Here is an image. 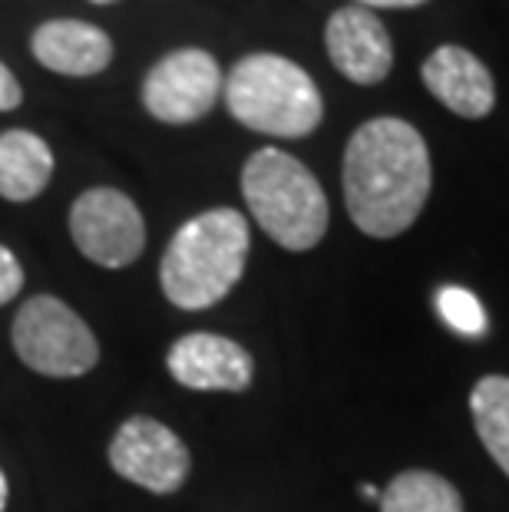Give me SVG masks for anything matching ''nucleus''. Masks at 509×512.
Wrapping results in <instances>:
<instances>
[{"instance_id":"obj_7","label":"nucleus","mask_w":509,"mask_h":512,"mask_svg":"<svg viewBox=\"0 0 509 512\" xmlns=\"http://www.w3.org/2000/svg\"><path fill=\"white\" fill-rule=\"evenodd\" d=\"M222 96V70L209 50L182 47L153 63L143 80L146 113L169 126L199 123Z\"/></svg>"},{"instance_id":"obj_9","label":"nucleus","mask_w":509,"mask_h":512,"mask_svg":"<svg viewBox=\"0 0 509 512\" xmlns=\"http://www.w3.org/2000/svg\"><path fill=\"white\" fill-rule=\"evenodd\" d=\"M172 380L189 390H225L242 394L252 387L255 361L242 344L222 334H182L166 354Z\"/></svg>"},{"instance_id":"obj_12","label":"nucleus","mask_w":509,"mask_h":512,"mask_svg":"<svg viewBox=\"0 0 509 512\" xmlns=\"http://www.w3.org/2000/svg\"><path fill=\"white\" fill-rule=\"evenodd\" d=\"M30 50L40 67L60 76H96L113 63V40L86 20H47L30 37Z\"/></svg>"},{"instance_id":"obj_20","label":"nucleus","mask_w":509,"mask_h":512,"mask_svg":"<svg viewBox=\"0 0 509 512\" xmlns=\"http://www.w3.org/2000/svg\"><path fill=\"white\" fill-rule=\"evenodd\" d=\"M7 496H10V486H7V476L0 470V512L7 509Z\"/></svg>"},{"instance_id":"obj_16","label":"nucleus","mask_w":509,"mask_h":512,"mask_svg":"<svg viewBox=\"0 0 509 512\" xmlns=\"http://www.w3.org/2000/svg\"><path fill=\"white\" fill-rule=\"evenodd\" d=\"M437 311H440V318L447 321L453 331H460V334L480 337L486 331V311H483V304L467 288H457V285L440 288L437 291Z\"/></svg>"},{"instance_id":"obj_10","label":"nucleus","mask_w":509,"mask_h":512,"mask_svg":"<svg viewBox=\"0 0 509 512\" xmlns=\"http://www.w3.org/2000/svg\"><path fill=\"white\" fill-rule=\"evenodd\" d=\"M324 47L334 70L357 86H374L387 80L394 67V43L381 17L367 7H341L328 17Z\"/></svg>"},{"instance_id":"obj_15","label":"nucleus","mask_w":509,"mask_h":512,"mask_svg":"<svg viewBox=\"0 0 509 512\" xmlns=\"http://www.w3.org/2000/svg\"><path fill=\"white\" fill-rule=\"evenodd\" d=\"M470 410L486 453L509 476V377L490 374L476 380L470 394Z\"/></svg>"},{"instance_id":"obj_5","label":"nucleus","mask_w":509,"mask_h":512,"mask_svg":"<svg viewBox=\"0 0 509 512\" xmlns=\"http://www.w3.org/2000/svg\"><path fill=\"white\" fill-rule=\"evenodd\" d=\"M10 344L20 364L43 377H83L100 364V341L67 301L53 294H34L17 311Z\"/></svg>"},{"instance_id":"obj_21","label":"nucleus","mask_w":509,"mask_h":512,"mask_svg":"<svg viewBox=\"0 0 509 512\" xmlns=\"http://www.w3.org/2000/svg\"><path fill=\"white\" fill-rule=\"evenodd\" d=\"M93 4H116V0H93Z\"/></svg>"},{"instance_id":"obj_18","label":"nucleus","mask_w":509,"mask_h":512,"mask_svg":"<svg viewBox=\"0 0 509 512\" xmlns=\"http://www.w3.org/2000/svg\"><path fill=\"white\" fill-rule=\"evenodd\" d=\"M24 103V90H20L17 76L10 73V67L0 60V113H10Z\"/></svg>"},{"instance_id":"obj_2","label":"nucleus","mask_w":509,"mask_h":512,"mask_svg":"<svg viewBox=\"0 0 509 512\" xmlns=\"http://www.w3.org/2000/svg\"><path fill=\"white\" fill-rule=\"evenodd\" d=\"M252 228L235 209H209L172 235L159 261L162 294L182 311L219 304L245 275Z\"/></svg>"},{"instance_id":"obj_17","label":"nucleus","mask_w":509,"mask_h":512,"mask_svg":"<svg viewBox=\"0 0 509 512\" xmlns=\"http://www.w3.org/2000/svg\"><path fill=\"white\" fill-rule=\"evenodd\" d=\"M24 278V265L17 261V255L7 245H0V308L24 291Z\"/></svg>"},{"instance_id":"obj_3","label":"nucleus","mask_w":509,"mask_h":512,"mask_svg":"<svg viewBox=\"0 0 509 512\" xmlns=\"http://www.w3.org/2000/svg\"><path fill=\"white\" fill-rule=\"evenodd\" d=\"M242 195L262 232L288 252H308L328 232V195L305 162L285 149L265 146L248 156Z\"/></svg>"},{"instance_id":"obj_1","label":"nucleus","mask_w":509,"mask_h":512,"mask_svg":"<svg viewBox=\"0 0 509 512\" xmlns=\"http://www.w3.org/2000/svg\"><path fill=\"white\" fill-rule=\"evenodd\" d=\"M430 149L417 126L397 116L367 119L344 149V205L371 238L407 232L430 195Z\"/></svg>"},{"instance_id":"obj_6","label":"nucleus","mask_w":509,"mask_h":512,"mask_svg":"<svg viewBox=\"0 0 509 512\" xmlns=\"http://www.w3.org/2000/svg\"><path fill=\"white\" fill-rule=\"evenodd\" d=\"M70 238L100 268H129L146 248V219L126 192L86 189L70 205Z\"/></svg>"},{"instance_id":"obj_13","label":"nucleus","mask_w":509,"mask_h":512,"mask_svg":"<svg viewBox=\"0 0 509 512\" xmlns=\"http://www.w3.org/2000/svg\"><path fill=\"white\" fill-rule=\"evenodd\" d=\"M53 179V149L30 129L0 133V199L34 202Z\"/></svg>"},{"instance_id":"obj_8","label":"nucleus","mask_w":509,"mask_h":512,"mask_svg":"<svg viewBox=\"0 0 509 512\" xmlns=\"http://www.w3.org/2000/svg\"><path fill=\"white\" fill-rule=\"evenodd\" d=\"M110 466L116 476L146 493L172 496L189 479L192 456L176 430L153 417H129L110 440Z\"/></svg>"},{"instance_id":"obj_14","label":"nucleus","mask_w":509,"mask_h":512,"mask_svg":"<svg viewBox=\"0 0 509 512\" xmlns=\"http://www.w3.org/2000/svg\"><path fill=\"white\" fill-rule=\"evenodd\" d=\"M377 503L381 512H463L457 486L430 470L397 473Z\"/></svg>"},{"instance_id":"obj_11","label":"nucleus","mask_w":509,"mask_h":512,"mask_svg":"<svg viewBox=\"0 0 509 512\" xmlns=\"http://www.w3.org/2000/svg\"><path fill=\"white\" fill-rule=\"evenodd\" d=\"M424 86L447 106L450 113L463 119H483L496 106V83L480 57L457 43H443L430 53L420 67Z\"/></svg>"},{"instance_id":"obj_4","label":"nucleus","mask_w":509,"mask_h":512,"mask_svg":"<svg viewBox=\"0 0 509 512\" xmlns=\"http://www.w3.org/2000/svg\"><path fill=\"white\" fill-rule=\"evenodd\" d=\"M225 106L242 126L275 139H301L321 126L324 103L314 80L295 60L252 53L222 83Z\"/></svg>"},{"instance_id":"obj_19","label":"nucleus","mask_w":509,"mask_h":512,"mask_svg":"<svg viewBox=\"0 0 509 512\" xmlns=\"http://www.w3.org/2000/svg\"><path fill=\"white\" fill-rule=\"evenodd\" d=\"M357 7H391V10H407V7H420L427 4V0H354Z\"/></svg>"}]
</instances>
